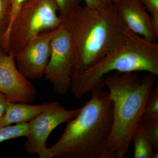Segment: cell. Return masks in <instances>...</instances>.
<instances>
[{"instance_id":"obj_8","label":"cell","mask_w":158,"mask_h":158,"mask_svg":"<svg viewBox=\"0 0 158 158\" xmlns=\"http://www.w3.org/2000/svg\"><path fill=\"white\" fill-rule=\"evenodd\" d=\"M58 28L40 33L15 54L16 66L27 79H40L44 75L50 57L52 40Z\"/></svg>"},{"instance_id":"obj_20","label":"cell","mask_w":158,"mask_h":158,"mask_svg":"<svg viewBox=\"0 0 158 158\" xmlns=\"http://www.w3.org/2000/svg\"><path fill=\"white\" fill-rule=\"evenodd\" d=\"M151 18H158V0H139Z\"/></svg>"},{"instance_id":"obj_13","label":"cell","mask_w":158,"mask_h":158,"mask_svg":"<svg viewBox=\"0 0 158 158\" xmlns=\"http://www.w3.org/2000/svg\"><path fill=\"white\" fill-rule=\"evenodd\" d=\"M28 132V123L0 127V143L14 138L27 137Z\"/></svg>"},{"instance_id":"obj_6","label":"cell","mask_w":158,"mask_h":158,"mask_svg":"<svg viewBox=\"0 0 158 158\" xmlns=\"http://www.w3.org/2000/svg\"><path fill=\"white\" fill-rule=\"evenodd\" d=\"M73 67L72 38L69 31L61 24L53 37L50 57L44 76L60 95L70 90Z\"/></svg>"},{"instance_id":"obj_22","label":"cell","mask_w":158,"mask_h":158,"mask_svg":"<svg viewBox=\"0 0 158 158\" xmlns=\"http://www.w3.org/2000/svg\"><path fill=\"white\" fill-rule=\"evenodd\" d=\"M118 1H119V0H113V2H114V4H115V3H116V2H118Z\"/></svg>"},{"instance_id":"obj_9","label":"cell","mask_w":158,"mask_h":158,"mask_svg":"<svg viewBox=\"0 0 158 158\" xmlns=\"http://www.w3.org/2000/svg\"><path fill=\"white\" fill-rule=\"evenodd\" d=\"M0 91L11 102H32L37 90L19 70L12 52L6 53L0 47Z\"/></svg>"},{"instance_id":"obj_4","label":"cell","mask_w":158,"mask_h":158,"mask_svg":"<svg viewBox=\"0 0 158 158\" xmlns=\"http://www.w3.org/2000/svg\"><path fill=\"white\" fill-rule=\"evenodd\" d=\"M144 71L158 75V44L126 29L116 45L99 62L84 70L73 69L70 90L81 98L94 89L105 87L104 77L113 72Z\"/></svg>"},{"instance_id":"obj_19","label":"cell","mask_w":158,"mask_h":158,"mask_svg":"<svg viewBox=\"0 0 158 158\" xmlns=\"http://www.w3.org/2000/svg\"><path fill=\"white\" fill-rule=\"evenodd\" d=\"M85 6L89 9L98 11H106L114 6L113 0H84Z\"/></svg>"},{"instance_id":"obj_17","label":"cell","mask_w":158,"mask_h":158,"mask_svg":"<svg viewBox=\"0 0 158 158\" xmlns=\"http://www.w3.org/2000/svg\"><path fill=\"white\" fill-rule=\"evenodd\" d=\"M143 116L158 117V88H153L144 106Z\"/></svg>"},{"instance_id":"obj_10","label":"cell","mask_w":158,"mask_h":158,"mask_svg":"<svg viewBox=\"0 0 158 158\" xmlns=\"http://www.w3.org/2000/svg\"><path fill=\"white\" fill-rule=\"evenodd\" d=\"M114 5L128 30L147 41L157 43L158 36L154 30L150 15L139 0H119Z\"/></svg>"},{"instance_id":"obj_14","label":"cell","mask_w":158,"mask_h":158,"mask_svg":"<svg viewBox=\"0 0 158 158\" xmlns=\"http://www.w3.org/2000/svg\"><path fill=\"white\" fill-rule=\"evenodd\" d=\"M141 125L155 151L158 152V117L143 116Z\"/></svg>"},{"instance_id":"obj_3","label":"cell","mask_w":158,"mask_h":158,"mask_svg":"<svg viewBox=\"0 0 158 158\" xmlns=\"http://www.w3.org/2000/svg\"><path fill=\"white\" fill-rule=\"evenodd\" d=\"M60 18L72 38L75 70L95 65L118 43L126 29L115 5L106 11L80 6Z\"/></svg>"},{"instance_id":"obj_1","label":"cell","mask_w":158,"mask_h":158,"mask_svg":"<svg viewBox=\"0 0 158 158\" xmlns=\"http://www.w3.org/2000/svg\"><path fill=\"white\" fill-rule=\"evenodd\" d=\"M104 87L91 97L75 117L67 123L59 140L48 148L50 158H104L113 120V102Z\"/></svg>"},{"instance_id":"obj_11","label":"cell","mask_w":158,"mask_h":158,"mask_svg":"<svg viewBox=\"0 0 158 158\" xmlns=\"http://www.w3.org/2000/svg\"><path fill=\"white\" fill-rule=\"evenodd\" d=\"M53 102L41 104L31 105L26 103H9L5 115L0 120V127L13 123H28L34 117L50 106Z\"/></svg>"},{"instance_id":"obj_18","label":"cell","mask_w":158,"mask_h":158,"mask_svg":"<svg viewBox=\"0 0 158 158\" xmlns=\"http://www.w3.org/2000/svg\"><path fill=\"white\" fill-rule=\"evenodd\" d=\"M83 0H54L58 6L59 16L63 17L70 11L81 6Z\"/></svg>"},{"instance_id":"obj_23","label":"cell","mask_w":158,"mask_h":158,"mask_svg":"<svg viewBox=\"0 0 158 158\" xmlns=\"http://www.w3.org/2000/svg\"><path fill=\"white\" fill-rule=\"evenodd\" d=\"M9 1H10V2H11V0H9Z\"/></svg>"},{"instance_id":"obj_12","label":"cell","mask_w":158,"mask_h":158,"mask_svg":"<svg viewBox=\"0 0 158 158\" xmlns=\"http://www.w3.org/2000/svg\"><path fill=\"white\" fill-rule=\"evenodd\" d=\"M134 145V158H158L151 142L144 133L141 125L132 137Z\"/></svg>"},{"instance_id":"obj_2","label":"cell","mask_w":158,"mask_h":158,"mask_svg":"<svg viewBox=\"0 0 158 158\" xmlns=\"http://www.w3.org/2000/svg\"><path fill=\"white\" fill-rule=\"evenodd\" d=\"M157 76L147 73L141 78L135 72H113L104 77L113 102V120L104 158L126 156L132 137L141 125L145 103Z\"/></svg>"},{"instance_id":"obj_16","label":"cell","mask_w":158,"mask_h":158,"mask_svg":"<svg viewBox=\"0 0 158 158\" xmlns=\"http://www.w3.org/2000/svg\"><path fill=\"white\" fill-rule=\"evenodd\" d=\"M11 13V2L0 0V37L6 33L9 27Z\"/></svg>"},{"instance_id":"obj_15","label":"cell","mask_w":158,"mask_h":158,"mask_svg":"<svg viewBox=\"0 0 158 158\" xmlns=\"http://www.w3.org/2000/svg\"><path fill=\"white\" fill-rule=\"evenodd\" d=\"M28 0H11V13L10 23L8 29L2 36L0 37V47L4 52L9 51V36L11 24L23 5Z\"/></svg>"},{"instance_id":"obj_21","label":"cell","mask_w":158,"mask_h":158,"mask_svg":"<svg viewBox=\"0 0 158 158\" xmlns=\"http://www.w3.org/2000/svg\"><path fill=\"white\" fill-rule=\"evenodd\" d=\"M10 102H11L6 94L0 91V120L5 115Z\"/></svg>"},{"instance_id":"obj_7","label":"cell","mask_w":158,"mask_h":158,"mask_svg":"<svg viewBox=\"0 0 158 158\" xmlns=\"http://www.w3.org/2000/svg\"><path fill=\"white\" fill-rule=\"evenodd\" d=\"M81 108L67 110L56 102L28 122L29 132L24 144L29 154H37L40 158H50L47 142L51 133L59 126L67 123L77 116Z\"/></svg>"},{"instance_id":"obj_5","label":"cell","mask_w":158,"mask_h":158,"mask_svg":"<svg viewBox=\"0 0 158 158\" xmlns=\"http://www.w3.org/2000/svg\"><path fill=\"white\" fill-rule=\"evenodd\" d=\"M58 11L54 0L27 1L11 24L9 52L16 53L40 33L59 27L61 19Z\"/></svg>"}]
</instances>
